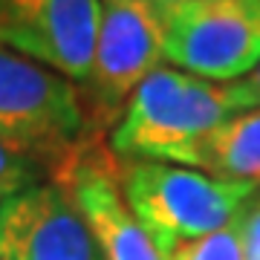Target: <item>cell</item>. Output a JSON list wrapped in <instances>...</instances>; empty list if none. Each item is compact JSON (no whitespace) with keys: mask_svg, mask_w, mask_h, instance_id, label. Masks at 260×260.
Segmentation results:
<instances>
[{"mask_svg":"<svg viewBox=\"0 0 260 260\" xmlns=\"http://www.w3.org/2000/svg\"><path fill=\"white\" fill-rule=\"evenodd\" d=\"M130 211L162 254L232 223L260 191L254 182L220 179L156 159H116Z\"/></svg>","mask_w":260,"mask_h":260,"instance_id":"1","label":"cell"},{"mask_svg":"<svg viewBox=\"0 0 260 260\" xmlns=\"http://www.w3.org/2000/svg\"><path fill=\"white\" fill-rule=\"evenodd\" d=\"M234 110L229 84L203 81L177 67H159L133 93L113 124L107 148L116 159L182 165L188 150Z\"/></svg>","mask_w":260,"mask_h":260,"instance_id":"2","label":"cell"},{"mask_svg":"<svg viewBox=\"0 0 260 260\" xmlns=\"http://www.w3.org/2000/svg\"><path fill=\"white\" fill-rule=\"evenodd\" d=\"M99 136L70 78L0 47V145L55 174Z\"/></svg>","mask_w":260,"mask_h":260,"instance_id":"3","label":"cell"},{"mask_svg":"<svg viewBox=\"0 0 260 260\" xmlns=\"http://www.w3.org/2000/svg\"><path fill=\"white\" fill-rule=\"evenodd\" d=\"M159 67H165V52L156 6L145 0H99L93 58L78 84L93 130L116 124L142 81Z\"/></svg>","mask_w":260,"mask_h":260,"instance_id":"4","label":"cell"},{"mask_svg":"<svg viewBox=\"0 0 260 260\" xmlns=\"http://www.w3.org/2000/svg\"><path fill=\"white\" fill-rule=\"evenodd\" d=\"M165 64L203 81H240L260 64V0H191L159 9Z\"/></svg>","mask_w":260,"mask_h":260,"instance_id":"5","label":"cell"},{"mask_svg":"<svg viewBox=\"0 0 260 260\" xmlns=\"http://www.w3.org/2000/svg\"><path fill=\"white\" fill-rule=\"evenodd\" d=\"M49 179L61 182L73 197L102 260H165L130 211L119 182V162L107 142L90 136Z\"/></svg>","mask_w":260,"mask_h":260,"instance_id":"6","label":"cell"},{"mask_svg":"<svg viewBox=\"0 0 260 260\" xmlns=\"http://www.w3.org/2000/svg\"><path fill=\"white\" fill-rule=\"evenodd\" d=\"M99 0H0V47L78 87L93 58Z\"/></svg>","mask_w":260,"mask_h":260,"instance_id":"7","label":"cell"},{"mask_svg":"<svg viewBox=\"0 0 260 260\" xmlns=\"http://www.w3.org/2000/svg\"><path fill=\"white\" fill-rule=\"evenodd\" d=\"M0 260H102L73 197L55 179L0 203Z\"/></svg>","mask_w":260,"mask_h":260,"instance_id":"8","label":"cell"},{"mask_svg":"<svg viewBox=\"0 0 260 260\" xmlns=\"http://www.w3.org/2000/svg\"><path fill=\"white\" fill-rule=\"evenodd\" d=\"M182 168L260 185V107L232 113L220 121L188 150Z\"/></svg>","mask_w":260,"mask_h":260,"instance_id":"9","label":"cell"},{"mask_svg":"<svg viewBox=\"0 0 260 260\" xmlns=\"http://www.w3.org/2000/svg\"><path fill=\"white\" fill-rule=\"evenodd\" d=\"M165 260H246L240 246V232H237V220L220 229V232L200 237V240L182 243L174 251H168Z\"/></svg>","mask_w":260,"mask_h":260,"instance_id":"10","label":"cell"},{"mask_svg":"<svg viewBox=\"0 0 260 260\" xmlns=\"http://www.w3.org/2000/svg\"><path fill=\"white\" fill-rule=\"evenodd\" d=\"M38 182H44V168L15 153L6 145H0V200L18 194L29 185H38Z\"/></svg>","mask_w":260,"mask_h":260,"instance_id":"11","label":"cell"},{"mask_svg":"<svg viewBox=\"0 0 260 260\" xmlns=\"http://www.w3.org/2000/svg\"><path fill=\"white\" fill-rule=\"evenodd\" d=\"M229 95H232V104L237 113L260 107V64L249 75H243L240 81L229 84Z\"/></svg>","mask_w":260,"mask_h":260,"instance_id":"12","label":"cell"},{"mask_svg":"<svg viewBox=\"0 0 260 260\" xmlns=\"http://www.w3.org/2000/svg\"><path fill=\"white\" fill-rule=\"evenodd\" d=\"M145 3H150V6H179V3H191V0H145Z\"/></svg>","mask_w":260,"mask_h":260,"instance_id":"13","label":"cell"},{"mask_svg":"<svg viewBox=\"0 0 260 260\" xmlns=\"http://www.w3.org/2000/svg\"><path fill=\"white\" fill-rule=\"evenodd\" d=\"M0 203H3V200H0Z\"/></svg>","mask_w":260,"mask_h":260,"instance_id":"14","label":"cell"}]
</instances>
